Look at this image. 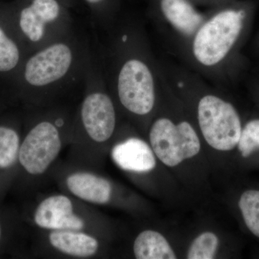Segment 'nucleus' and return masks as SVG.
<instances>
[{
  "instance_id": "5",
  "label": "nucleus",
  "mask_w": 259,
  "mask_h": 259,
  "mask_svg": "<svg viewBox=\"0 0 259 259\" xmlns=\"http://www.w3.org/2000/svg\"><path fill=\"white\" fill-rule=\"evenodd\" d=\"M117 94L122 106L135 115L152 111L156 100L154 79L146 63L131 59L122 65L117 77Z\"/></svg>"
},
{
  "instance_id": "21",
  "label": "nucleus",
  "mask_w": 259,
  "mask_h": 259,
  "mask_svg": "<svg viewBox=\"0 0 259 259\" xmlns=\"http://www.w3.org/2000/svg\"><path fill=\"white\" fill-rule=\"evenodd\" d=\"M1 12H2V10L0 9V15H1Z\"/></svg>"
},
{
  "instance_id": "2",
  "label": "nucleus",
  "mask_w": 259,
  "mask_h": 259,
  "mask_svg": "<svg viewBox=\"0 0 259 259\" xmlns=\"http://www.w3.org/2000/svg\"><path fill=\"white\" fill-rule=\"evenodd\" d=\"M199 128L206 142L216 151H230L241 136V118L235 107L215 95H205L197 106Z\"/></svg>"
},
{
  "instance_id": "6",
  "label": "nucleus",
  "mask_w": 259,
  "mask_h": 259,
  "mask_svg": "<svg viewBox=\"0 0 259 259\" xmlns=\"http://www.w3.org/2000/svg\"><path fill=\"white\" fill-rule=\"evenodd\" d=\"M61 146L60 134L56 125L42 121L25 136L19 151V161L30 175H42L59 156Z\"/></svg>"
},
{
  "instance_id": "16",
  "label": "nucleus",
  "mask_w": 259,
  "mask_h": 259,
  "mask_svg": "<svg viewBox=\"0 0 259 259\" xmlns=\"http://www.w3.org/2000/svg\"><path fill=\"white\" fill-rule=\"evenodd\" d=\"M245 226L259 238V190L245 191L238 202Z\"/></svg>"
},
{
  "instance_id": "12",
  "label": "nucleus",
  "mask_w": 259,
  "mask_h": 259,
  "mask_svg": "<svg viewBox=\"0 0 259 259\" xmlns=\"http://www.w3.org/2000/svg\"><path fill=\"white\" fill-rule=\"evenodd\" d=\"M70 192L76 197L91 202L104 204L110 201L112 187L109 181L88 172H78L66 179Z\"/></svg>"
},
{
  "instance_id": "9",
  "label": "nucleus",
  "mask_w": 259,
  "mask_h": 259,
  "mask_svg": "<svg viewBox=\"0 0 259 259\" xmlns=\"http://www.w3.org/2000/svg\"><path fill=\"white\" fill-rule=\"evenodd\" d=\"M34 221L44 229L52 231H80L84 226L81 218L74 213L71 199L65 195H54L37 206Z\"/></svg>"
},
{
  "instance_id": "20",
  "label": "nucleus",
  "mask_w": 259,
  "mask_h": 259,
  "mask_svg": "<svg viewBox=\"0 0 259 259\" xmlns=\"http://www.w3.org/2000/svg\"><path fill=\"white\" fill-rule=\"evenodd\" d=\"M1 237H2V228H1V224H0V241H1Z\"/></svg>"
},
{
  "instance_id": "4",
  "label": "nucleus",
  "mask_w": 259,
  "mask_h": 259,
  "mask_svg": "<svg viewBox=\"0 0 259 259\" xmlns=\"http://www.w3.org/2000/svg\"><path fill=\"white\" fill-rule=\"evenodd\" d=\"M74 61L69 45L56 42L24 59L15 79V84L44 88L63 79Z\"/></svg>"
},
{
  "instance_id": "7",
  "label": "nucleus",
  "mask_w": 259,
  "mask_h": 259,
  "mask_svg": "<svg viewBox=\"0 0 259 259\" xmlns=\"http://www.w3.org/2000/svg\"><path fill=\"white\" fill-rule=\"evenodd\" d=\"M13 33L22 46L25 42L37 44L45 36L48 25L60 15V5L56 0H32L18 10H5Z\"/></svg>"
},
{
  "instance_id": "19",
  "label": "nucleus",
  "mask_w": 259,
  "mask_h": 259,
  "mask_svg": "<svg viewBox=\"0 0 259 259\" xmlns=\"http://www.w3.org/2000/svg\"><path fill=\"white\" fill-rule=\"evenodd\" d=\"M88 3H90V4H97V3H100L102 0H86Z\"/></svg>"
},
{
  "instance_id": "13",
  "label": "nucleus",
  "mask_w": 259,
  "mask_h": 259,
  "mask_svg": "<svg viewBox=\"0 0 259 259\" xmlns=\"http://www.w3.org/2000/svg\"><path fill=\"white\" fill-rule=\"evenodd\" d=\"M49 241L61 253L82 258L95 255L99 248L96 238L79 231H54Z\"/></svg>"
},
{
  "instance_id": "17",
  "label": "nucleus",
  "mask_w": 259,
  "mask_h": 259,
  "mask_svg": "<svg viewBox=\"0 0 259 259\" xmlns=\"http://www.w3.org/2000/svg\"><path fill=\"white\" fill-rule=\"evenodd\" d=\"M219 238L212 232H204L191 243L187 258L188 259H212L217 253Z\"/></svg>"
},
{
  "instance_id": "3",
  "label": "nucleus",
  "mask_w": 259,
  "mask_h": 259,
  "mask_svg": "<svg viewBox=\"0 0 259 259\" xmlns=\"http://www.w3.org/2000/svg\"><path fill=\"white\" fill-rule=\"evenodd\" d=\"M153 153L168 167H175L197 156L201 149L200 140L195 130L187 121L175 123L161 117L153 122L149 133Z\"/></svg>"
},
{
  "instance_id": "11",
  "label": "nucleus",
  "mask_w": 259,
  "mask_h": 259,
  "mask_svg": "<svg viewBox=\"0 0 259 259\" xmlns=\"http://www.w3.org/2000/svg\"><path fill=\"white\" fill-rule=\"evenodd\" d=\"M158 5L167 21L187 36L194 35L204 23L203 15L190 0H159Z\"/></svg>"
},
{
  "instance_id": "8",
  "label": "nucleus",
  "mask_w": 259,
  "mask_h": 259,
  "mask_svg": "<svg viewBox=\"0 0 259 259\" xmlns=\"http://www.w3.org/2000/svg\"><path fill=\"white\" fill-rule=\"evenodd\" d=\"M81 117L85 131L95 142L104 143L112 137L116 125L115 110L106 94L95 92L85 97Z\"/></svg>"
},
{
  "instance_id": "15",
  "label": "nucleus",
  "mask_w": 259,
  "mask_h": 259,
  "mask_svg": "<svg viewBox=\"0 0 259 259\" xmlns=\"http://www.w3.org/2000/svg\"><path fill=\"white\" fill-rule=\"evenodd\" d=\"M20 137L13 127L0 125V168L13 166L18 158Z\"/></svg>"
},
{
  "instance_id": "1",
  "label": "nucleus",
  "mask_w": 259,
  "mask_h": 259,
  "mask_svg": "<svg viewBox=\"0 0 259 259\" xmlns=\"http://www.w3.org/2000/svg\"><path fill=\"white\" fill-rule=\"evenodd\" d=\"M254 8L253 2L236 3L202 23L192 44L196 60L205 66L222 62L241 42Z\"/></svg>"
},
{
  "instance_id": "18",
  "label": "nucleus",
  "mask_w": 259,
  "mask_h": 259,
  "mask_svg": "<svg viewBox=\"0 0 259 259\" xmlns=\"http://www.w3.org/2000/svg\"><path fill=\"white\" fill-rule=\"evenodd\" d=\"M238 150L243 157H248L259 149V119L248 121L242 127L238 145Z\"/></svg>"
},
{
  "instance_id": "14",
  "label": "nucleus",
  "mask_w": 259,
  "mask_h": 259,
  "mask_svg": "<svg viewBox=\"0 0 259 259\" xmlns=\"http://www.w3.org/2000/svg\"><path fill=\"white\" fill-rule=\"evenodd\" d=\"M135 257L138 259H175L176 253L161 233L152 230L141 232L134 243Z\"/></svg>"
},
{
  "instance_id": "10",
  "label": "nucleus",
  "mask_w": 259,
  "mask_h": 259,
  "mask_svg": "<svg viewBox=\"0 0 259 259\" xmlns=\"http://www.w3.org/2000/svg\"><path fill=\"white\" fill-rule=\"evenodd\" d=\"M114 162L125 171L146 173L156 167V155L145 141L132 138L115 145L112 150Z\"/></svg>"
}]
</instances>
